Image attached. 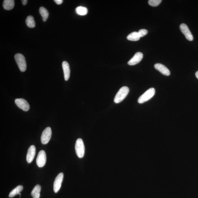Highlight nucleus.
<instances>
[{"mask_svg":"<svg viewBox=\"0 0 198 198\" xmlns=\"http://www.w3.org/2000/svg\"><path fill=\"white\" fill-rule=\"evenodd\" d=\"M129 88L127 86H124L120 88L116 94L114 98V102L116 103H119L123 101L128 94Z\"/></svg>","mask_w":198,"mask_h":198,"instance_id":"obj_1","label":"nucleus"},{"mask_svg":"<svg viewBox=\"0 0 198 198\" xmlns=\"http://www.w3.org/2000/svg\"><path fill=\"white\" fill-rule=\"evenodd\" d=\"M14 58L20 71L25 72L27 69V64L24 55L21 54H17L15 55Z\"/></svg>","mask_w":198,"mask_h":198,"instance_id":"obj_2","label":"nucleus"},{"mask_svg":"<svg viewBox=\"0 0 198 198\" xmlns=\"http://www.w3.org/2000/svg\"><path fill=\"white\" fill-rule=\"evenodd\" d=\"M155 93V90L154 88H151L149 89L145 93H144L139 98L138 100V103H142L149 101L154 96Z\"/></svg>","mask_w":198,"mask_h":198,"instance_id":"obj_3","label":"nucleus"},{"mask_svg":"<svg viewBox=\"0 0 198 198\" xmlns=\"http://www.w3.org/2000/svg\"><path fill=\"white\" fill-rule=\"evenodd\" d=\"M75 149L77 156L79 158H82L84 156L85 147L83 140L78 138L76 142Z\"/></svg>","mask_w":198,"mask_h":198,"instance_id":"obj_4","label":"nucleus"},{"mask_svg":"<svg viewBox=\"0 0 198 198\" xmlns=\"http://www.w3.org/2000/svg\"><path fill=\"white\" fill-rule=\"evenodd\" d=\"M52 134L51 129L50 127H47L43 131L41 141L43 144H47L50 140Z\"/></svg>","mask_w":198,"mask_h":198,"instance_id":"obj_5","label":"nucleus"},{"mask_svg":"<svg viewBox=\"0 0 198 198\" xmlns=\"http://www.w3.org/2000/svg\"><path fill=\"white\" fill-rule=\"evenodd\" d=\"M64 174L62 173L59 174L55 178L53 186L54 191L55 193H57L60 190Z\"/></svg>","mask_w":198,"mask_h":198,"instance_id":"obj_6","label":"nucleus"},{"mask_svg":"<svg viewBox=\"0 0 198 198\" xmlns=\"http://www.w3.org/2000/svg\"><path fill=\"white\" fill-rule=\"evenodd\" d=\"M46 161V156L45 151H41L38 153L37 157L36 163L39 167H42L45 165Z\"/></svg>","mask_w":198,"mask_h":198,"instance_id":"obj_7","label":"nucleus"},{"mask_svg":"<svg viewBox=\"0 0 198 198\" xmlns=\"http://www.w3.org/2000/svg\"><path fill=\"white\" fill-rule=\"evenodd\" d=\"M15 103L17 106L24 111H28L30 108V106L28 102L23 99H16Z\"/></svg>","mask_w":198,"mask_h":198,"instance_id":"obj_8","label":"nucleus"},{"mask_svg":"<svg viewBox=\"0 0 198 198\" xmlns=\"http://www.w3.org/2000/svg\"><path fill=\"white\" fill-rule=\"evenodd\" d=\"M180 30L184 35L187 39L191 41L193 39V35L189 29L188 26L186 24L183 23L180 25Z\"/></svg>","mask_w":198,"mask_h":198,"instance_id":"obj_9","label":"nucleus"},{"mask_svg":"<svg viewBox=\"0 0 198 198\" xmlns=\"http://www.w3.org/2000/svg\"><path fill=\"white\" fill-rule=\"evenodd\" d=\"M143 54L141 52H138L136 53L132 58L128 62V64L129 65H134L138 64L143 58Z\"/></svg>","mask_w":198,"mask_h":198,"instance_id":"obj_10","label":"nucleus"},{"mask_svg":"<svg viewBox=\"0 0 198 198\" xmlns=\"http://www.w3.org/2000/svg\"><path fill=\"white\" fill-rule=\"evenodd\" d=\"M36 154V148L34 145H31L29 148L27 155V162L30 163L32 162Z\"/></svg>","mask_w":198,"mask_h":198,"instance_id":"obj_11","label":"nucleus"},{"mask_svg":"<svg viewBox=\"0 0 198 198\" xmlns=\"http://www.w3.org/2000/svg\"><path fill=\"white\" fill-rule=\"evenodd\" d=\"M155 69L158 70L163 75L166 76H169L170 72L169 70L163 65L160 63L155 64L154 65Z\"/></svg>","mask_w":198,"mask_h":198,"instance_id":"obj_12","label":"nucleus"},{"mask_svg":"<svg viewBox=\"0 0 198 198\" xmlns=\"http://www.w3.org/2000/svg\"><path fill=\"white\" fill-rule=\"evenodd\" d=\"M62 67L63 69L64 79L65 81L69 80L70 75V69L69 64L66 61L62 62Z\"/></svg>","mask_w":198,"mask_h":198,"instance_id":"obj_13","label":"nucleus"},{"mask_svg":"<svg viewBox=\"0 0 198 198\" xmlns=\"http://www.w3.org/2000/svg\"><path fill=\"white\" fill-rule=\"evenodd\" d=\"M4 9L7 10H12L14 6V0H5L3 2Z\"/></svg>","mask_w":198,"mask_h":198,"instance_id":"obj_14","label":"nucleus"},{"mask_svg":"<svg viewBox=\"0 0 198 198\" xmlns=\"http://www.w3.org/2000/svg\"><path fill=\"white\" fill-rule=\"evenodd\" d=\"M41 187L39 185H36L33 189L31 195L33 198H39L40 196V192Z\"/></svg>","mask_w":198,"mask_h":198,"instance_id":"obj_15","label":"nucleus"},{"mask_svg":"<svg viewBox=\"0 0 198 198\" xmlns=\"http://www.w3.org/2000/svg\"><path fill=\"white\" fill-rule=\"evenodd\" d=\"M23 189V187L22 185H19L17 186L16 188H15L14 189H13L11 191L9 195V197L10 198H12L15 196L18 195L21 192Z\"/></svg>","mask_w":198,"mask_h":198,"instance_id":"obj_16","label":"nucleus"},{"mask_svg":"<svg viewBox=\"0 0 198 198\" xmlns=\"http://www.w3.org/2000/svg\"><path fill=\"white\" fill-rule=\"evenodd\" d=\"M39 13L41 15L43 21L45 22L49 17V13L47 10L44 7H40L39 9Z\"/></svg>","mask_w":198,"mask_h":198,"instance_id":"obj_17","label":"nucleus"},{"mask_svg":"<svg viewBox=\"0 0 198 198\" xmlns=\"http://www.w3.org/2000/svg\"><path fill=\"white\" fill-rule=\"evenodd\" d=\"M127 38L129 40L136 41L140 40V37L138 32H134L129 35Z\"/></svg>","mask_w":198,"mask_h":198,"instance_id":"obj_18","label":"nucleus"},{"mask_svg":"<svg viewBox=\"0 0 198 198\" xmlns=\"http://www.w3.org/2000/svg\"><path fill=\"white\" fill-rule=\"evenodd\" d=\"M25 22L27 26L30 28H34L35 26L34 18L32 16H28Z\"/></svg>","mask_w":198,"mask_h":198,"instance_id":"obj_19","label":"nucleus"},{"mask_svg":"<svg viewBox=\"0 0 198 198\" xmlns=\"http://www.w3.org/2000/svg\"><path fill=\"white\" fill-rule=\"evenodd\" d=\"M76 12L79 15L85 16L88 14V10L86 7L79 6L76 9Z\"/></svg>","mask_w":198,"mask_h":198,"instance_id":"obj_20","label":"nucleus"},{"mask_svg":"<svg viewBox=\"0 0 198 198\" xmlns=\"http://www.w3.org/2000/svg\"><path fill=\"white\" fill-rule=\"evenodd\" d=\"M162 2V0H149L148 3L151 6L156 7L158 6Z\"/></svg>","mask_w":198,"mask_h":198,"instance_id":"obj_21","label":"nucleus"},{"mask_svg":"<svg viewBox=\"0 0 198 198\" xmlns=\"http://www.w3.org/2000/svg\"><path fill=\"white\" fill-rule=\"evenodd\" d=\"M138 33L140 37H142L147 34L148 31L145 29H141L138 31Z\"/></svg>","mask_w":198,"mask_h":198,"instance_id":"obj_22","label":"nucleus"},{"mask_svg":"<svg viewBox=\"0 0 198 198\" xmlns=\"http://www.w3.org/2000/svg\"><path fill=\"white\" fill-rule=\"evenodd\" d=\"M54 1L57 5H60L62 4L63 1L62 0H54Z\"/></svg>","mask_w":198,"mask_h":198,"instance_id":"obj_23","label":"nucleus"},{"mask_svg":"<svg viewBox=\"0 0 198 198\" xmlns=\"http://www.w3.org/2000/svg\"><path fill=\"white\" fill-rule=\"evenodd\" d=\"M27 2V0H22V3H23V5L24 6L26 5Z\"/></svg>","mask_w":198,"mask_h":198,"instance_id":"obj_24","label":"nucleus"},{"mask_svg":"<svg viewBox=\"0 0 198 198\" xmlns=\"http://www.w3.org/2000/svg\"><path fill=\"white\" fill-rule=\"evenodd\" d=\"M196 76V77L198 79V71L196 72V73L195 74Z\"/></svg>","mask_w":198,"mask_h":198,"instance_id":"obj_25","label":"nucleus"}]
</instances>
